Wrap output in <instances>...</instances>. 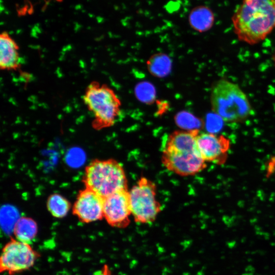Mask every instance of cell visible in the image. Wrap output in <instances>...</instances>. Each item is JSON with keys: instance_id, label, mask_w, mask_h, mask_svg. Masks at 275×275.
Listing matches in <instances>:
<instances>
[{"instance_id": "obj_13", "label": "cell", "mask_w": 275, "mask_h": 275, "mask_svg": "<svg viewBox=\"0 0 275 275\" xmlns=\"http://www.w3.org/2000/svg\"><path fill=\"white\" fill-rule=\"evenodd\" d=\"M13 231L15 239L31 244L37 236L38 226L33 218L21 217L15 223Z\"/></svg>"}, {"instance_id": "obj_3", "label": "cell", "mask_w": 275, "mask_h": 275, "mask_svg": "<svg viewBox=\"0 0 275 275\" xmlns=\"http://www.w3.org/2000/svg\"><path fill=\"white\" fill-rule=\"evenodd\" d=\"M210 102L213 112L227 122H242L253 112L245 93L237 84L225 78L213 85Z\"/></svg>"}, {"instance_id": "obj_8", "label": "cell", "mask_w": 275, "mask_h": 275, "mask_svg": "<svg viewBox=\"0 0 275 275\" xmlns=\"http://www.w3.org/2000/svg\"><path fill=\"white\" fill-rule=\"evenodd\" d=\"M131 215L129 192L123 190L104 198L103 218L112 227L123 228L130 223Z\"/></svg>"}, {"instance_id": "obj_5", "label": "cell", "mask_w": 275, "mask_h": 275, "mask_svg": "<svg viewBox=\"0 0 275 275\" xmlns=\"http://www.w3.org/2000/svg\"><path fill=\"white\" fill-rule=\"evenodd\" d=\"M83 100L94 119L92 126L100 130L113 126L120 114L121 103L113 90L94 81L86 89Z\"/></svg>"}, {"instance_id": "obj_15", "label": "cell", "mask_w": 275, "mask_h": 275, "mask_svg": "<svg viewBox=\"0 0 275 275\" xmlns=\"http://www.w3.org/2000/svg\"><path fill=\"white\" fill-rule=\"evenodd\" d=\"M71 207L69 202L58 194L49 196L47 201V207L50 213L56 218H63L68 213Z\"/></svg>"}, {"instance_id": "obj_16", "label": "cell", "mask_w": 275, "mask_h": 275, "mask_svg": "<svg viewBox=\"0 0 275 275\" xmlns=\"http://www.w3.org/2000/svg\"><path fill=\"white\" fill-rule=\"evenodd\" d=\"M177 125L186 130L198 129L202 127V121L188 112H180L175 117Z\"/></svg>"}, {"instance_id": "obj_1", "label": "cell", "mask_w": 275, "mask_h": 275, "mask_svg": "<svg viewBox=\"0 0 275 275\" xmlns=\"http://www.w3.org/2000/svg\"><path fill=\"white\" fill-rule=\"evenodd\" d=\"M231 19L238 39L257 44L275 29V0H242Z\"/></svg>"}, {"instance_id": "obj_4", "label": "cell", "mask_w": 275, "mask_h": 275, "mask_svg": "<svg viewBox=\"0 0 275 275\" xmlns=\"http://www.w3.org/2000/svg\"><path fill=\"white\" fill-rule=\"evenodd\" d=\"M82 181L86 188L103 198L119 191L128 190L124 170L114 159L92 161L85 168Z\"/></svg>"}, {"instance_id": "obj_2", "label": "cell", "mask_w": 275, "mask_h": 275, "mask_svg": "<svg viewBox=\"0 0 275 275\" xmlns=\"http://www.w3.org/2000/svg\"><path fill=\"white\" fill-rule=\"evenodd\" d=\"M198 129L177 130L167 138L161 161L168 170L180 176L196 174L206 167L197 143Z\"/></svg>"}, {"instance_id": "obj_17", "label": "cell", "mask_w": 275, "mask_h": 275, "mask_svg": "<svg viewBox=\"0 0 275 275\" xmlns=\"http://www.w3.org/2000/svg\"><path fill=\"white\" fill-rule=\"evenodd\" d=\"M135 93L138 98L144 103H151L155 99L154 87L148 82L138 84L135 87Z\"/></svg>"}, {"instance_id": "obj_7", "label": "cell", "mask_w": 275, "mask_h": 275, "mask_svg": "<svg viewBox=\"0 0 275 275\" xmlns=\"http://www.w3.org/2000/svg\"><path fill=\"white\" fill-rule=\"evenodd\" d=\"M40 256V254L31 244L11 238L2 250L1 272L13 275L29 270L34 266Z\"/></svg>"}, {"instance_id": "obj_14", "label": "cell", "mask_w": 275, "mask_h": 275, "mask_svg": "<svg viewBox=\"0 0 275 275\" xmlns=\"http://www.w3.org/2000/svg\"><path fill=\"white\" fill-rule=\"evenodd\" d=\"M147 66L152 75L157 77H164L171 72L172 62L167 54L158 53L149 58Z\"/></svg>"}, {"instance_id": "obj_19", "label": "cell", "mask_w": 275, "mask_h": 275, "mask_svg": "<svg viewBox=\"0 0 275 275\" xmlns=\"http://www.w3.org/2000/svg\"><path fill=\"white\" fill-rule=\"evenodd\" d=\"M272 60H273V62L274 66L275 67V51H274V53L273 54Z\"/></svg>"}, {"instance_id": "obj_18", "label": "cell", "mask_w": 275, "mask_h": 275, "mask_svg": "<svg viewBox=\"0 0 275 275\" xmlns=\"http://www.w3.org/2000/svg\"><path fill=\"white\" fill-rule=\"evenodd\" d=\"M92 275H114L109 267L106 265H104L101 268L95 271Z\"/></svg>"}, {"instance_id": "obj_12", "label": "cell", "mask_w": 275, "mask_h": 275, "mask_svg": "<svg viewBox=\"0 0 275 275\" xmlns=\"http://www.w3.org/2000/svg\"><path fill=\"white\" fill-rule=\"evenodd\" d=\"M188 21L195 31L203 33L209 30L214 22L212 11L205 6H199L193 8L189 13Z\"/></svg>"}, {"instance_id": "obj_6", "label": "cell", "mask_w": 275, "mask_h": 275, "mask_svg": "<svg viewBox=\"0 0 275 275\" xmlns=\"http://www.w3.org/2000/svg\"><path fill=\"white\" fill-rule=\"evenodd\" d=\"M156 191L154 182L142 177L129 191L131 215L135 222L147 224L155 221L161 211Z\"/></svg>"}, {"instance_id": "obj_11", "label": "cell", "mask_w": 275, "mask_h": 275, "mask_svg": "<svg viewBox=\"0 0 275 275\" xmlns=\"http://www.w3.org/2000/svg\"><path fill=\"white\" fill-rule=\"evenodd\" d=\"M19 46L6 32L0 35V67L4 70H15L20 66Z\"/></svg>"}, {"instance_id": "obj_10", "label": "cell", "mask_w": 275, "mask_h": 275, "mask_svg": "<svg viewBox=\"0 0 275 275\" xmlns=\"http://www.w3.org/2000/svg\"><path fill=\"white\" fill-rule=\"evenodd\" d=\"M197 143L205 161L221 164L226 161L230 144L229 140L224 136L212 133H199Z\"/></svg>"}, {"instance_id": "obj_9", "label": "cell", "mask_w": 275, "mask_h": 275, "mask_svg": "<svg viewBox=\"0 0 275 275\" xmlns=\"http://www.w3.org/2000/svg\"><path fill=\"white\" fill-rule=\"evenodd\" d=\"M104 198L86 188L80 190L74 204L72 212L79 221L90 223L103 218Z\"/></svg>"}]
</instances>
